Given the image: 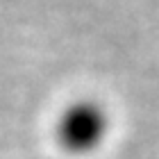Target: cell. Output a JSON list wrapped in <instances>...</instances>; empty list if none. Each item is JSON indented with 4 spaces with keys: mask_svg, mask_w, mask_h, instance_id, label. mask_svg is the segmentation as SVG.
<instances>
[{
    "mask_svg": "<svg viewBox=\"0 0 159 159\" xmlns=\"http://www.w3.org/2000/svg\"><path fill=\"white\" fill-rule=\"evenodd\" d=\"M107 132L109 116L93 100H75L59 114L55 125V139L68 155H91L105 143Z\"/></svg>",
    "mask_w": 159,
    "mask_h": 159,
    "instance_id": "obj_1",
    "label": "cell"
}]
</instances>
